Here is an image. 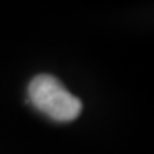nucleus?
<instances>
[{
    "instance_id": "f257e3e1",
    "label": "nucleus",
    "mask_w": 154,
    "mask_h": 154,
    "mask_svg": "<svg viewBox=\"0 0 154 154\" xmlns=\"http://www.w3.org/2000/svg\"><path fill=\"white\" fill-rule=\"evenodd\" d=\"M29 99L41 113L60 123L75 120L82 112V102L51 74H39L29 83Z\"/></svg>"
}]
</instances>
